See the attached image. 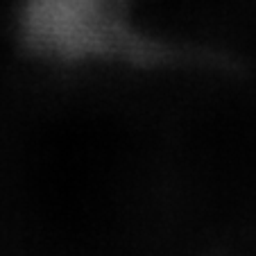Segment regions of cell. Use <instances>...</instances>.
I'll return each mask as SVG.
<instances>
[{"label": "cell", "instance_id": "6da1fadb", "mask_svg": "<svg viewBox=\"0 0 256 256\" xmlns=\"http://www.w3.org/2000/svg\"><path fill=\"white\" fill-rule=\"evenodd\" d=\"M143 0H20L18 36L30 54L62 68H154L182 52L140 18Z\"/></svg>", "mask_w": 256, "mask_h": 256}]
</instances>
